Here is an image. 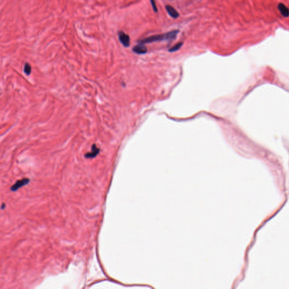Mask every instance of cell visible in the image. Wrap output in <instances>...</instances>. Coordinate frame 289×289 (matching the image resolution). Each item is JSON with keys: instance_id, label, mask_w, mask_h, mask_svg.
<instances>
[{"instance_id": "277c9868", "label": "cell", "mask_w": 289, "mask_h": 289, "mask_svg": "<svg viewBox=\"0 0 289 289\" xmlns=\"http://www.w3.org/2000/svg\"><path fill=\"white\" fill-rule=\"evenodd\" d=\"M100 149L97 146L96 144H93L91 148V152H89L85 154L86 158H94L96 157L97 155L100 153Z\"/></svg>"}, {"instance_id": "30bf717a", "label": "cell", "mask_w": 289, "mask_h": 289, "mask_svg": "<svg viewBox=\"0 0 289 289\" xmlns=\"http://www.w3.org/2000/svg\"><path fill=\"white\" fill-rule=\"evenodd\" d=\"M150 2H151V6L153 7V9L154 11L157 13L158 11V9L157 7V5H156V3H155V1L154 0H150Z\"/></svg>"}, {"instance_id": "ba28073f", "label": "cell", "mask_w": 289, "mask_h": 289, "mask_svg": "<svg viewBox=\"0 0 289 289\" xmlns=\"http://www.w3.org/2000/svg\"><path fill=\"white\" fill-rule=\"evenodd\" d=\"M182 45H183L182 42L177 43V44H176V45H175L173 47H172L171 48H170L169 49V52H175V51L179 50L182 47Z\"/></svg>"}, {"instance_id": "52a82bcc", "label": "cell", "mask_w": 289, "mask_h": 289, "mask_svg": "<svg viewBox=\"0 0 289 289\" xmlns=\"http://www.w3.org/2000/svg\"><path fill=\"white\" fill-rule=\"evenodd\" d=\"M165 9L167 11L168 14L172 18L176 19V18L179 17V13L177 12V11L175 9L174 7H172V6H170V5L165 6Z\"/></svg>"}, {"instance_id": "9c48e42d", "label": "cell", "mask_w": 289, "mask_h": 289, "mask_svg": "<svg viewBox=\"0 0 289 289\" xmlns=\"http://www.w3.org/2000/svg\"><path fill=\"white\" fill-rule=\"evenodd\" d=\"M23 71L25 73V75H29L31 74V67L30 64L28 63H25V66H24V68H23Z\"/></svg>"}, {"instance_id": "5b68a950", "label": "cell", "mask_w": 289, "mask_h": 289, "mask_svg": "<svg viewBox=\"0 0 289 289\" xmlns=\"http://www.w3.org/2000/svg\"><path fill=\"white\" fill-rule=\"evenodd\" d=\"M133 51L137 54H145L147 53V49L143 44H139L133 48Z\"/></svg>"}, {"instance_id": "6da1fadb", "label": "cell", "mask_w": 289, "mask_h": 289, "mask_svg": "<svg viewBox=\"0 0 289 289\" xmlns=\"http://www.w3.org/2000/svg\"><path fill=\"white\" fill-rule=\"evenodd\" d=\"M178 33H179V30H175V31H172L167 32L165 33L150 36L144 39L139 40V43L144 44H149V43L165 41V40H171L176 39Z\"/></svg>"}, {"instance_id": "8992f818", "label": "cell", "mask_w": 289, "mask_h": 289, "mask_svg": "<svg viewBox=\"0 0 289 289\" xmlns=\"http://www.w3.org/2000/svg\"><path fill=\"white\" fill-rule=\"evenodd\" d=\"M278 9L279 11L283 17L287 18L289 17V9L286 6L285 4L280 3L278 5Z\"/></svg>"}, {"instance_id": "3957f363", "label": "cell", "mask_w": 289, "mask_h": 289, "mask_svg": "<svg viewBox=\"0 0 289 289\" xmlns=\"http://www.w3.org/2000/svg\"><path fill=\"white\" fill-rule=\"evenodd\" d=\"M29 179H27V178H25V179H21L20 180H18L17 182H15V184L12 186V187L11 188V190L13 191V192L17 191V190L21 188L22 186L29 184Z\"/></svg>"}, {"instance_id": "7a4b0ae2", "label": "cell", "mask_w": 289, "mask_h": 289, "mask_svg": "<svg viewBox=\"0 0 289 289\" xmlns=\"http://www.w3.org/2000/svg\"><path fill=\"white\" fill-rule=\"evenodd\" d=\"M118 37L120 42L124 47H129L130 45V37L129 35L123 31H120L118 33Z\"/></svg>"}]
</instances>
